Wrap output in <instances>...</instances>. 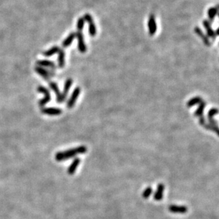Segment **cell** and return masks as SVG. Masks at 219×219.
<instances>
[{
	"label": "cell",
	"instance_id": "8fae6325",
	"mask_svg": "<svg viewBox=\"0 0 219 219\" xmlns=\"http://www.w3.org/2000/svg\"><path fill=\"white\" fill-rule=\"evenodd\" d=\"M72 82H73V80H72L71 78H68V79L66 80L65 82V85H64V89L63 92L62 93V97H63V102L65 100V99L67 98V94L69 92V90L70 87H71Z\"/></svg>",
	"mask_w": 219,
	"mask_h": 219
},
{
	"label": "cell",
	"instance_id": "484cf974",
	"mask_svg": "<svg viewBox=\"0 0 219 219\" xmlns=\"http://www.w3.org/2000/svg\"><path fill=\"white\" fill-rule=\"evenodd\" d=\"M218 109L213 108V109H210L209 111H208V115H207L208 119H214V116L217 115V114H218Z\"/></svg>",
	"mask_w": 219,
	"mask_h": 219
},
{
	"label": "cell",
	"instance_id": "ffe728a7",
	"mask_svg": "<svg viewBox=\"0 0 219 219\" xmlns=\"http://www.w3.org/2000/svg\"><path fill=\"white\" fill-rule=\"evenodd\" d=\"M205 107H206V103L204 102V101H202V102L199 104V106L198 107V109L195 111V112H194V116H195L196 117H200L201 116H203Z\"/></svg>",
	"mask_w": 219,
	"mask_h": 219
},
{
	"label": "cell",
	"instance_id": "d4e9b609",
	"mask_svg": "<svg viewBox=\"0 0 219 219\" xmlns=\"http://www.w3.org/2000/svg\"><path fill=\"white\" fill-rule=\"evenodd\" d=\"M152 189L150 187H148L142 192V197H143L144 199H148V198L150 197V196L152 194Z\"/></svg>",
	"mask_w": 219,
	"mask_h": 219
},
{
	"label": "cell",
	"instance_id": "2e32d148",
	"mask_svg": "<svg viewBox=\"0 0 219 219\" xmlns=\"http://www.w3.org/2000/svg\"><path fill=\"white\" fill-rule=\"evenodd\" d=\"M35 70H36L37 73L39 74V75L44 78L45 80H47L50 79V75H49V73L45 69H43V68L36 66V67H35Z\"/></svg>",
	"mask_w": 219,
	"mask_h": 219
},
{
	"label": "cell",
	"instance_id": "5bb4252c",
	"mask_svg": "<svg viewBox=\"0 0 219 219\" xmlns=\"http://www.w3.org/2000/svg\"><path fill=\"white\" fill-rule=\"evenodd\" d=\"M75 37H76V33H74V32L70 33L69 36H68L63 42V47H69L70 45H71L72 41H74V39L75 38Z\"/></svg>",
	"mask_w": 219,
	"mask_h": 219
},
{
	"label": "cell",
	"instance_id": "4fadbf2b",
	"mask_svg": "<svg viewBox=\"0 0 219 219\" xmlns=\"http://www.w3.org/2000/svg\"><path fill=\"white\" fill-rule=\"evenodd\" d=\"M80 163V158H76L74 159L73 161H72V163H71V165H70L69 167H68V169H67L68 174L70 175H73L74 173L75 172V171H76V169H77V167L79 166Z\"/></svg>",
	"mask_w": 219,
	"mask_h": 219
},
{
	"label": "cell",
	"instance_id": "7a4b0ae2",
	"mask_svg": "<svg viewBox=\"0 0 219 219\" xmlns=\"http://www.w3.org/2000/svg\"><path fill=\"white\" fill-rule=\"evenodd\" d=\"M38 91L39 92L43 93V94L45 95L44 98H43L42 100H41L40 102H39V105H40L41 106H45V105L47 104V103L50 102L51 100L50 92H49V90H47L46 88L43 86H39L38 87Z\"/></svg>",
	"mask_w": 219,
	"mask_h": 219
},
{
	"label": "cell",
	"instance_id": "5b68a950",
	"mask_svg": "<svg viewBox=\"0 0 219 219\" xmlns=\"http://www.w3.org/2000/svg\"><path fill=\"white\" fill-rule=\"evenodd\" d=\"M80 91H81L80 88L79 87H76L75 90H74L73 92L72 93L71 96H70V100H68L67 104V107L69 109H72V107L75 106L76 101H77L78 97H79V96H80Z\"/></svg>",
	"mask_w": 219,
	"mask_h": 219
},
{
	"label": "cell",
	"instance_id": "ba28073f",
	"mask_svg": "<svg viewBox=\"0 0 219 219\" xmlns=\"http://www.w3.org/2000/svg\"><path fill=\"white\" fill-rule=\"evenodd\" d=\"M49 86H50L51 90L56 94L57 103H63V97H62V93L60 92L57 84L55 83V82H50V83H49Z\"/></svg>",
	"mask_w": 219,
	"mask_h": 219
},
{
	"label": "cell",
	"instance_id": "52a82bcc",
	"mask_svg": "<svg viewBox=\"0 0 219 219\" xmlns=\"http://www.w3.org/2000/svg\"><path fill=\"white\" fill-rule=\"evenodd\" d=\"M76 36L77 38L78 41V49H79L80 52L81 53H84L87 51V46L84 42V38L83 34L82 32H77L76 34Z\"/></svg>",
	"mask_w": 219,
	"mask_h": 219
},
{
	"label": "cell",
	"instance_id": "7c38bea8",
	"mask_svg": "<svg viewBox=\"0 0 219 219\" xmlns=\"http://www.w3.org/2000/svg\"><path fill=\"white\" fill-rule=\"evenodd\" d=\"M165 190V186L162 184H160L158 186V189H157L155 193L154 194V199L155 201H160L162 199L163 194H164Z\"/></svg>",
	"mask_w": 219,
	"mask_h": 219
},
{
	"label": "cell",
	"instance_id": "44dd1931",
	"mask_svg": "<svg viewBox=\"0 0 219 219\" xmlns=\"http://www.w3.org/2000/svg\"><path fill=\"white\" fill-rule=\"evenodd\" d=\"M59 50H60V48L58 47L54 46V47H53L52 48H51L50 50L45 51V52L43 53V55H44L45 57H51V56H52V55L56 54V53H58Z\"/></svg>",
	"mask_w": 219,
	"mask_h": 219
},
{
	"label": "cell",
	"instance_id": "83f0119b",
	"mask_svg": "<svg viewBox=\"0 0 219 219\" xmlns=\"http://www.w3.org/2000/svg\"><path fill=\"white\" fill-rule=\"evenodd\" d=\"M206 123V119L204 118V116H200V119H199V123H200V124H201V126H204Z\"/></svg>",
	"mask_w": 219,
	"mask_h": 219
},
{
	"label": "cell",
	"instance_id": "cb8c5ba5",
	"mask_svg": "<svg viewBox=\"0 0 219 219\" xmlns=\"http://www.w3.org/2000/svg\"><path fill=\"white\" fill-rule=\"evenodd\" d=\"M203 126L205 128V129L206 130H209V131H212L215 132V133L218 134V126H214V125H211L210 124V123H205Z\"/></svg>",
	"mask_w": 219,
	"mask_h": 219
},
{
	"label": "cell",
	"instance_id": "6da1fadb",
	"mask_svg": "<svg viewBox=\"0 0 219 219\" xmlns=\"http://www.w3.org/2000/svg\"><path fill=\"white\" fill-rule=\"evenodd\" d=\"M87 151V148L86 146L82 145L73 149H70L65 151L58 152L55 155V160L58 162L60 161L69 160L71 158H73L78 154H84Z\"/></svg>",
	"mask_w": 219,
	"mask_h": 219
},
{
	"label": "cell",
	"instance_id": "8992f818",
	"mask_svg": "<svg viewBox=\"0 0 219 219\" xmlns=\"http://www.w3.org/2000/svg\"><path fill=\"white\" fill-rule=\"evenodd\" d=\"M194 32H195L196 34L201 38V40L203 41V42L204 44H205L206 46L210 47L211 45V43L209 38H208V37L206 36L203 31H202V30L199 27V26H196V27L194 28Z\"/></svg>",
	"mask_w": 219,
	"mask_h": 219
},
{
	"label": "cell",
	"instance_id": "4316f807",
	"mask_svg": "<svg viewBox=\"0 0 219 219\" xmlns=\"http://www.w3.org/2000/svg\"><path fill=\"white\" fill-rule=\"evenodd\" d=\"M83 18H84V21H85L86 22H87L88 24H90V23H92V22L94 21H93V18H92V16H91L90 14H84V16H83Z\"/></svg>",
	"mask_w": 219,
	"mask_h": 219
},
{
	"label": "cell",
	"instance_id": "9a60e30c",
	"mask_svg": "<svg viewBox=\"0 0 219 219\" xmlns=\"http://www.w3.org/2000/svg\"><path fill=\"white\" fill-rule=\"evenodd\" d=\"M218 7H211L208 10V18H209V21L211 24L212 21H214V20L215 19V18H216V16L217 14H218Z\"/></svg>",
	"mask_w": 219,
	"mask_h": 219
},
{
	"label": "cell",
	"instance_id": "277c9868",
	"mask_svg": "<svg viewBox=\"0 0 219 219\" xmlns=\"http://www.w3.org/2000/svg\"><path fill=\"white\" fill-rule=\"evenodd\" d=\"M203 25L204 26V28H205V30L206 32V36H207L208 38H211L213 41H215L217 35L216 34L215 31L211 28V24L209 21L204 20Z\"/></svg>",
	"mask_w": 219,
	"mask_h": 219
},
{
	"label": "cell",
	"instance_id": "603a6c76",
	"mask_svg": "<svg viewBox=\"0 0 219 219\" xmlns=\"http://www.w3.org/2000/svg\"><path fill=\"white\" fill-rule=\"evenodd\" d=\"M84 23H85V21H84L83 17H80L78 18L77 23V29L78 32H82V31L83 30Z\"/></svg>",
	"mask_w": 219,
	"mask_h": 219
},
{
	"label": "cell",
	"instance_id": "9c48e42d",
	"mask_svg": "<svg viewBox=\"0 0 219 219\" xmlns=\"http://www.w3.org/2000/svg\"><path fill=\"white\" fill-rule=\"evenodd\" d=\"M41 111H42L43 113L50 116H57L61 114L62 112H63L60 109L53 108V107H51V108H43L41 109Z\"/></svg>",
	"mask_w": 219,
	"mask_h": 219
},
{
	"label": "cell",
	"instance_id": "30bf717a",
	"mask_svg": "<svg viewBox=\"0 0 219 219\" xmlns=\"http://www.w3.org/2000/svg\"><path fill=\"white\" fill-rule=\"evenodd\" d=\"M169 211L172 213H175V214H185L187 212L188 209L187 206L172 205L169 207Z\"/></svg>",
	"mask_w": 219,
	"mask_h": 219
},
{
	"label": "cell",
	"instance_id": "ac0fdd59",
	"mask_svg": "<svg viewBox=\"0 0 219 219\" xmlns=\"http://www.w3.org/2000/svg\"><path fill=\"white\" fill-rule=\"evenodd\" d=\"M202 101H203V100H202L200 96H195V97H193V98H191V100H189V101H188L187 105L189 108H190V107L195 106V105H197V104H199L200 103L202 102Z\"/></svg>",
	"mask_w": 219,
	"mask_h": 219
},
{
	"label": "cell",
	"instance_id": "e0dca14e",
	"mask_svg": "<svg viewBox=\"0 0 219 219\" xmlns=\"http://www.w3.org/2000/svg\"><path fill=\"white\" fill-rule=\"evenodd\" d=\"M37 65L41 66V67H50L51 69H55V64L52 61L49 60H38L36 62Z\"/></svg>",
	"mask_w": 219,
	"mask_h": 219
},
{
	"label": "cell",
	"instance_id": "7402d4cb",
	"mask_svg": "<svg viewBox=\"0 0 219 219\" xmlns=\"http://www.w3.org/2000/svg\"><path fill=\"white\" fill-rule=\"evenodd\" d=\"M88 31H89V34H90L91 36L94 37L96 35V27L94 21L89 24Z\"/></svg>",
	"mask_w": 219,
	"mask_h": 219
},
{
	"label": "cell",
	"instance_id": "d6986e66",
	"mask_svg": "<svg viewBox=\"0 0 219 219\" xmlns=\"http://www.w3.org/2000/svg\"><path fill=\"white\" fill-rule=\"evenodd\" d=\"M65 52L63 49H60L58 51V66L60 68H63L65 66Z\"/></svg>",
	"mask_w": 219,
	"mask_h": 219
},
{
	"label": "cell",
	"instance_id": "3957f363",
	"mask_svg": "<svg viewBox=\"0 0 219 219\" xmlns=\"http://www.w3.org/2000/svg\"><path fill=\"white\" fill-rule=\"evenodd\" d=\"M148 32H149L150 36H154L157 31V24L155 18L153 14H150L149 16V19H148Z\"/></svg>",
	"mask_w": 219,
	"mask_h": 219
}]
</instances>
